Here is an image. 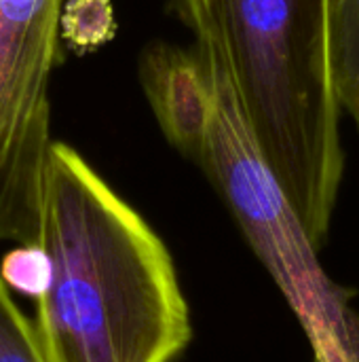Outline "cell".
<instances>
[{
	"mask_svg": "<svg viewBox=\"0 0 359 362\" xmlns=\"http://www.w3.org/2000/svg\"><path fill=\"white\" fill-rule=\"evenodd\" d=\"M116 21L110 0H68L59 13V36L78 51H93L114 36Z\"/></svg>",
	"mask_w": 359,
	"mask_h": 362,
	"instance_id": "7",
	"label": "cell"
},
{
	"mask_svg": "<svg viewBox=\"0 0 359 362\" xmlns=\"http://www.w3.org/2000/svg\"><path fill=\"white\" fill-rule=\"evenodd\" d=\"M334 2L167 0L195 40L216 51L245 125L317 250L345 176Z\"/></svg>",
	"mask_w": 359,
	"mask_h": 362,
	"instance_id": "2",
	"label": "cell"
},
{
	"mask_svg": "<svg viewBox=\"0 0 359 362\" xmlns=\"http://www.w3.org/2000/svg\"><path fill=\"white\" fill-rule=\"evenodd\" d=\"M66 0H0V242L38 244Z\"/></svg>",
	"mask_w": 359,
	"mask_h": 362,
	"instance_id": "4",
	"label": "cell"
},
{
	"mask_svg": "<svg viewBox=\"0 0 359 362\" xmlns=\"http://www.w3.org/2000/svg\"><path fill=\"white\" fill-rule=\"evenodd\" d=\"M138 76L167 142L195 161L214 108L212 76L197 47L152 42L140 55Z\"/></svg>",
	"mask_w": 359,
	"mask_h": 362,
	"instance_id": "5",
	"label": "cell"
},
{
	"mask_svg": "<svg viewBox=\"0 0 359 362\" xmlns=\"http://www.w3.org/2000/svg\"><path fill=\"white\" fill-rule=\"evenodd\" d=\"M38 244L49 284L34 329L47 362H174L190 310L157 231L72 146L55 142Z\"/></svg>",
	"mask_w": 359,
	"mask_h": 362,
	"instance_id": "1",
	"label": "cell"
},
{
	"mask_svg": "<svg viewBox=\"0 0 359 362\" xmlns=\"http://www.w3.org/2000/svg\"><path fill=\"white\" fill-rule=\"evenodd\" d=\"M320 362H322V361H320ZM332 362H349V361H332Z\"/></svg>",
	"mask_w": 359,
	"mask_h": 362,
	"instance_id": "10",
	"label": "cell"
},
{
	"mask_svg": "<svg viewBox=\"0 0 359 362\" xmlns=\"http://www.w3.org/2000/svg\"><path fill=\"white\" fill-rule=\"evenodd\" d=\"M313 362H320V361H317V358H315V356H313Z\"/></svg>",
	"mask_w": 359,
	"mask_h": 362,
	"instance_id": "11",
	"label": "cell"
},
{
	"mask_svg": "<svg viewBox=\"0 0 359 362\" xmlns=\"http://www.w3.org/2000/svg\"><path fill=\"white\" fill-rule=\"evenodd\" d=\"M332 53L343 112L359 129V0L334 2Z\"/></svg>",
	"mask_w": 359,
	"mask_h": 362,
	"instance_id": "6",
	"label": "cell"
},
{
	"mask_svg": "<svg viewBox=\"0 0 359 362\" xmlns=\"http://www.w3.org/2000/svg\"><path fill=\"white\" fill-rule=\"evenodd\" d=\"M207 64L214 108L193 163L218 191L248 246L269 272L322 362H359V312L353 293L320 263L298 212L262 157L216 51L195 40Z\"/></svg>",
	"mask_w": 359,
	"mask_h": 362,
	"instance_id": "3",
	"label": "cell"
},
{
	"mask_svg": "<svg viewBox=\"0 0 359 362\" xmlns=\"http://www.w3.org/2000/svg\"><path fill=\"white\" fill-rule=\"evenodd\" d=\"M0 280L8 291L38 299L49 284V261L40 244H15L0 263Z\"/></svg>",
	"mask_w": 359,
	"mask_h": 362,
	"instance_id": "9",
	"label": "cell"
},
{
	"mask_svg": "<svg viewBox=\"0 0 359 362\" xmlns=\"http://www.w3.org/2000/svg\"><path fill=\"white\" fill-rule=\"evenodd\" d=\"M0 362H47L34 322L17 308L0 280Z\"/></svg>",
	"mask_w": 359,
	"mask_h": 362,
	"instance_id": "8",
	"label": "cell"
}]
</instances>
